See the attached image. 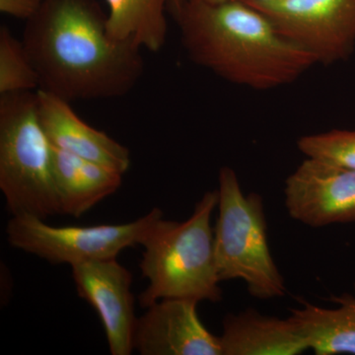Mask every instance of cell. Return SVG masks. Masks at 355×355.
<instances>
[{"mask_svg":"<svg viewBox=\"0 0 355 355\" xmlns=\"http://www.w3.org/2000/svg\"><path fill=\"white\" fill-rule=\"evenodd\" d=\"M218 205V191H207L188 220L154 222L141 242L142 277L149 284L139 296L141 307L162 299L184 298L219 302L220 279L214 254L211 216Z\"/></svg>","mask_w":355,"mask_h":355,"instance_id":"3957f363","label":"cell"},{"mask_svg":"<svg viewBox=\"0 0 355 355\" xmlns=\"http://www.w3.org/2000/svg\"><path fill=\"white\" fill-rule=\"evenodd\" d=\"M38 73L23 41L6 25L0 26V95L38 90Z\"/></svg>","mask_w":355,"mask_h":355,"instance_id":"2e32d148","label":"cell"},{"mask_svg":"<svg viewBox=\"0 0 355 355\" xmlns=\"http://www.w3.org/2000/svg\"><path fill=\"white\" fill-rule=\"evenodd\" d=\"M163 217L153 209L125 224L96 226H51L33 216H12L6 226L9 244L53 265L116 259L127 248L141 245L154 222Z\"/></svg>","mask_w":355,"mask_h":355,"instance_id":"8992f818","label":"cell"},{"mask_svg":"<svg viewBox=\"0 0 355 355\" xmlns=\"http://www.w3.org/2000/svg\"><path fill=\"white\" fill-rule=\"evenodd\" d=\"M107 16L97 0H44L22 40L39 89L73 102L123 97L137 85L142 48L112 38Z\"/></svg>","mask_w":355,"mask_h":355,"instance_id":"6da1fadb","label":"cell"},{"mask_svg":"<svg viewBox=\"0 0 355 355\" xmlns=\"http://www.w3.org/2000/svg\"><path fill=\"white\" fill-rule=\"evenodd\" d=\"M217 191L214 254L219 279L243 280L254 298L284 297L286 282L270 254L263 198L245 195L227 166L219 170Z\"/></svg>","mask_w":355,"mask_h":355,"instance_id":"5b68a950","label":"cell"},{"mask_svg":"<svg viewBox=\"0 0 355 355\" xmlns=\"http://www.w3.org/2000/svg\"><path fill=\"white\" fill-rule=\"evenodd\" d=\"M53 173L60 214L80 217L120 189L121 173L53 146Z\"/></svg>","mask_w":355,"mask_h":355,"instance_id":"4fadbf2b","label":"cell"},{"mask_svg":"<svg viewBox=\"0 0 355 355\" xmlns=\"http://www.w3.org/2000/svg\"><path fill=\"white\" fill-rule=\"evenodd\" d=\"M0 190L12 216L60 214L37 90L0 95Z\"/></svg>","mask_w":355,"mask_h":355,"instance_id":"277c9868","label":"cell"},{"mask_svg":"<svg viewBox=\"0 0 355 355\" xmlns=\"http://www.w3.org/2000/svg\"><path fill=\"white\" fill-rule=\"evenodd\" d=\"M265 14L317 64L345 62L355 50V0H244Z\"/></svg>","mask_w":355,"mask_h":355,"instance_id":"52a82bcc","label":"cell"},{"mask_svg":"<svg viewBox=\"0 0 355 355\" xmlns=\"http://www.w3.org/2000/svg\"><path fill=\"white\" fill-rule=\"evenodd\" d=\"M172 13L191 60L236 85L272 90L295 83L317 64L244 0H189Z\"/></svg>","mask_w":355,"mask_h":355,"instance_id":"7a4b0ae2","label":"cell"},{"mask_svg":"<svg viewBox=\"0 0 355 355\" xmlns=\"http://www.w3.org/2000/svg\"><path fill=\"white\" fill-rule=\"evenodd\" d=\"M44 0H0V12L17 19L28 21L34 17Z\"/></svg>","mask_w":355,"mask_h":355,"instance_id":"ac0fdd59","label":"cell"},{"mask_svg":"<svg viewBox=\"0 0 355 355\" xmlns=\"http://www.w3.org/2000/svg\"><path fill=\"white\" fill-rule=\"evenodd\" d=\"M198 1L210 2V3H217V2L227 1V0H198ZM256 1H268V0H256Z\"/></svg>","mask_w":355,"mask_h":355,"instance_id":"ffe728a7","label":"cell"},{"mask_svg":"<svg viewBox=\"0 0 355 355\" xmlns=\"http://www.w3.org/2000/svg\"><path fill=\"white\" fill-rule=\"evenodd\" d=\"M40 121L51 144L60 150L125 174L130 167L127 147L77 116L70 102L37 90Z\"/></svg>","mask_w":355,"mask_h":355,"instance_id":"8fae6325","label":"cell"},{"mask_svg":"<svg viewBox=\"0 0 355 355\" xmlns=\"http://www.w3.org/2000/svg\"><path fill=\"white\" fill-rule=\"evenodd\" d=\"M336 308L303 302L291 318L317 355L355 354V284L352 293L331 296Z\"/></svg>","mask_w":355,"mask_h":355,"instance_id":"5bb4252c","label":"cell"},{"mask_svg":"<svg viewBox=\"0 0 355 355\" xmlns=\"http://www.w3.org/2000/svg\"><path fill=\"white\" fill-rule=\"evenodd\" d=\"M198 301L162 299L137 319L133 347L141 355H222L220 338L198 315Z\"/></svg>","mask_w":355,"mask_h":355,"instance_id":"30bf717a","label":"cell"},{"mask_svg":"<svg viewBox=\"0 0 355 355\" xmlns=\"http://www.w3.org/2000/svg\"><path fill=\"white\" fill-rule=\"evenodd\" d=\"M71 268L77 294L97 312L111 354H132L137 323L132 272L116 259L84 261Z\"/></svg>","mask_w":355,"mask_h":355,"instance_id":"9c48e42d","label":"cell"},{"mask_svg":"<svg viewBox=\"0 0 355 355\" xmlns=\"http://www.w3.org/2000/svg\"><path fill=\"white\" fill-rule=\"evenodd\" d=\"M289 216L310 227L355 223V171L306 157L287 177Z\"/></svg>","mask_w":355,"mask_h":355,"instance_id":"ba28073f","label":"cell"},{"mask_svg":"<svg viewBox=\"0 0 355 355\" xmlns=\"http://www.w3.org/2000/svg\"><path fill=\"white\" fill-rule=\"evenodd\" d=\"M219 338L222 355H297L309 350L291 317L266 316L252 308L224 318Z\"/></svg>","mask_w":355,"mask_h":355,"instance_id":"7c38bea8","label":"cell"},{"mask_svg":"<svg viewBox=\"0 0 355 355\" xmlns=\"http://www.w3.org/2000/svg\"><path fill=\"white\" fill-rule=\"evenodd\" d=\"M107 31L119 41L132 40L142 49L158 51L167 38L166 7L169 0H106Z\"/></svg>","mask_w":355,"mask_h":355,"instance_id":"9a60e30c","label":"cell"},{"mask_svg":"<svg viewBox=\"0 0 355 355\" xmlns=\"http://www.w3.org/2000/svg\"><path fill=\"white\" fill-rule=\"evenodd\" d=\"M187 1H189V0H169V6L171 7L172 11H175L186 3Z\"/></svg>","mask_w":355,"mask_h":355,"instance_id":"d6986e66","label":"cell"},{"mask_svg":"<svg viewBox=\"0 0 355 355\" xmlns=\"http://www.w3.org/2000/svg\"><path fill=\"white\" fill-rule=\"evenodd\" d=\"M297 147L306 157L355 171V130H331L304 135L297 140Z\"/></svg>","mask_w":355,"mask_h":355,"instance_id":"e0dca14e","label":"cell"}]
</instances>
